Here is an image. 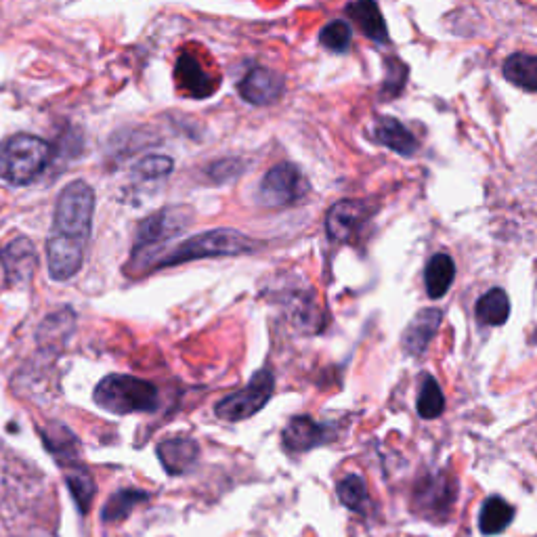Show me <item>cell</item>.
Segmentation results:
<instances>
[{
    "mask_svg": "<svg viewBox=\"0 0 537 537\" xmlns=\"http://www.w3.org/2000/svg\"><path fill=\"white\" fill-rule=\"evenodd\" d=\"M405 80H407V66L401 63L399 59H389L386 61V78H384V89L382 95L386 99H393L401 95L405 89Z\"/></svg>",
    "mask_w": 537,
    "mask_h": 537,
    "instance_id": "28",
    "label": "cell"
},
{
    "mask_svg": "<svg viewBox=\"0 0 537 537\" xmlns=\"http://www.w3.org/2000/svg\"><path fill=\"white\" fill-rule=\"evenodd\" d=\"M338 498L347 508L355 512H363L368 506V487L357 475H349L338 483Z\"/></svg>",
    "mask_w": 537,
    "mask_h": 537,
    "instance_id": "25",
    "label": "cell"
},
{
    "mask_svg": "<svg viewBox=\"0 0 537 537\" xmlns=\"http://www.w3.org/2000/svg\"><path fill=\"white\" fill-rule=\"evenodd\" d=\"M443 313L439 309H424L420 311L407 326L403 334V349L410 355H422L431 340L435 338L439 326H441Z\"/></svg>",
    "mask_w": 537,
    "mask_h": 537,
    "instance_id": "11",
    "label": "cell"
},
{
    "mask_svg": "<svg viewBox=\"0 0 537 537\" xmlns=\"http://www.w3.org/2000/svg\"><path fill=\"white\" fill-rule=\"evenodd\" d=\"M173 170V160L168 156H147L135 166V175L141 179H160L170 175Z\"/></svg>",
    "mask_w": 537,
    "mask_h": 537,
    "instance_id": "29",
    "label": "cell"
},
{
    "mask_svg": "<svg viewBox=\"0 0 537 537\" xmlns=\"http://www.w3.org/2000/svg\"><path fill=\"white\" fill-rule=\"evenodd\" d=\"M193 219V214L189 208L179 206V208H164L152 217H147L139 229H137V240H135V250L141 252L145 248H154L158 244H164L168 240L177 238L179 233H183Z\"/></svg>",
    "mask_w": 537,
    "mask_h": 537,
    "instance_id": "6",
    "label": "cell"
},
{
    "mask_svg": "<svg viewBox=\"0 0 537 537\" xmlns=\"http://www.w3.org/2000/svg\"><path fill=\"white\" fill-rule=\"evenodd\" d=\"M256 246L259 244L252 238L235 229H212L181 242L175 250L162 256L156 267H173L200 259H219V256H240L256 250Z\"/></svg>",
    "mask_w": 537,
    "mask_h": 537,
    "instance_id": "2",
    "label": "cell"
},
{
    "mask_svg": "<svg viewBox=\"0 0 537 537\" xmlns=\"http://www.w3.org/2000/svg\"><path fill=\"white\" fill-rule=\"evenodd\" d=\"M284 93V78L269 68H252L240 82V95L252 105H269Z\"/></svg>",
    "mask_w": 537,
    "mask_h": 537,
    "instance_id": "9",
    "label": "cell"
},
{
    "mask_svg": "<svg viewBox=\"0 0 537 537\" xmlns=\"http://www.w3.org/2000/svg\"><path fill=\"white\" fill-rule=\"evenodd\" d=\"M45 437L47 449L51 454L61 460L63 464H74L76 451H78V441L74 439V435L68 431L66 426H55V428H45V431L40 433Z\"/></svg>",
    "mask_w": 537,
    "mask_h": 537,
    "instance_id": "23",
    "label": "cell"
},
{
    "mask_svg": "<svg viewBox=\"0 0 537 537\" xmlns=\"http://www.w3.org/2000/svg\"><path fill=\"white\" fill-rule=\"evenodd\" d=\"M370 208L357 200H342L334 204L326 217V231L332 242L345 244L351 242L357 231L368 221Z\"/></svg>",
    "mask_w": 537,
    "mask_h": 537,
    "instance_id": "8",
    "label": "cell"
},
{
    "mask_svg": "<svg viewBox=\"0 0 537 537\" xmlns=\"http://www.w3.org/2000/svg\"><path fill=\"white\" fill-rule=\"evenodd\" d=\"M510 315V300L502 288L489 290L477 303V317L485 326H502Z\"/></svg>",
    "mask_w": 537,
    "mask_h": 537,
    "instance_id": "20",
    "label": "cell"
},
{
    "mask_svg": "<svg viewBox=\"0 0 537 537\" xmlns=\"http://www.w3.org/2000/svg\"><path fill=\"white\" fill-rule=\"evenodd\" d=\"M374 137L378 143L393 149L399 156H412L418 149L416 137L395 118H380L376 124Z\"/></svg>",
    "mask_w": 537,
    "mask_h": 537,
    "instance_id": "14",
    "label": "cell"
},
{
    "mask_svg": "<svg viewBox=\"0 0 537 537\" xmlns=\"http://www.w3.org/2000/svg\"><path fill=\"white\" fill-rule=\"evenodd\" d=\"M275 389V378L271 370H261L252 376L246 389L221 399L214 407V414L225 422H242L259 414L269 403Z\"/></svg>",
    "mask_w": 537,
    "mask_h": 537,
    "instance_id": "5",
    "label": "cell"
},
{
    "mask_svg": "<svg viewBox=\"0 0 537 537\" xmlns=\"http://www.w3.org/2000/svg\"><path fill=\"white\" fill-rule=\"evenodd\" d=\"M158 458L166 468L168 475H185L200 460V445L198 441L187 437L164 439L158 445Z\"/></svg>",
    "mask_w": 537,
    "mask_h": 537,
    "instance_id": "10",
    "label": "cell"
},
{
    "mask_svg": "<svg viewBox=\"0 0 537 537\" xmlns=\"http://www.w3.org/2000/svg\"><path fill=\"white\" fill-rule=\"evenodd\" d=\"M456 265L447 254H437L426 267V290L431 298H443L454 284Z\"/></svg>",
    "mask_w": 537,
    "mask_h": 537,
    "instance_id": "18",
    "label": "cell"
},
{
    "mask_svg": "<svg viewBox=\"0 0 537 537\" xmlns=\"http://www.w3.org/2000/svg\"><path fill=\"white\" fill-rule=\"evenodd\" d=\"M502 72L514 87L537 93V55L514 53L504 61Z\"/></svg>",
    "mask_w": 537,
    "mask_h": 537,
    "instance_id": "17",
    "label": "cell"
},
{
    "mask_svg": "<svg viewBox=\"0 0 537 537\" xmlns=\"http://www.w3.org/2000/svg\"><path fill=\"white\" fill-rule=\"evenodd\" d=\"M93 212L95 191L87 181H72L61 189L47 240V267L55 282H68L82 269Z\"/></svg>",
    "mask_w": 537,
    "mask_h": 537,
    "instance_id": "1",
    "label": "cell"
},
{
    "mask_svg": "<svg viewBox=\"0 0 537 537\" xmlns=\"http://www.w3.org/2000/svg\"><path fill=\"white\" fill-rule=\"evenodd\" d=\"M416 407H418L420 418H424V420H433V418H437V416L443 414V410H445V397H443L441 386L437 384L435 378H431V376L424 378Z\"/></svg>",
    "mask_w": 537,
    "mask_h": 537,
    "instance_id": "24",
    "label": "cell"
},
{
    "mask_svg": "<svg viewBox=\"0 0 537 537\" xmlns=\"http://www.w3.org/2000/svg\"><path fill=\"white\" fill-rule=\"evenodd\" d=\"M51 160V145L34 135H15L0 143V179L11 185L32 183Z\"/></svg>",
    "mask_w": 537,
    "mask_h": 537,
    "instance_id": "4",
    "label": "cell"
},
{
    "mask_svg": "<svg viewBox=\"0 0 537 537\" xmlns=\"http://www.w3.org/2000/svg\"><path fill=\"white\" fill-rule=\"evenodd\" d=\"M514 519V508L502 498H489L479 514V527L485 535L502 533Z\"/></svg>",
    "mask_w": 537,
    "mask_h": 537,
    "instance_id": "21",
    "label": "cell"
},
{
    "mask_svg": "<svg viewBox=\"0 0 537 537\" xmlns=\"http://www.w3.org/2000/svg\"><path fill=\"white\" fill-rule=\"evenodd\" d=\"M351 26L347 21L336 19L319 34V42L334 53H345L351 47Z\"/></svg>",
    "mask_w": 537,
    "mask_h": 537,
    "instance_id": "27",
    "label": "cell"
},
{
    "mask_svg": "<svg viewBox=\"0 0 537 537\" xmlns=\"http://www.w3.org/2000/svg\"><path fill=\"white\" fill-rule=\"evenodd\" d=\"M0 259H3V265L7 269V277L28 279L36 267V250L30 240L17 238L0 254Z\"/></svg>",
    "mask_w": 537,
    "mask_h": 537,
    "instance_id": "16",
    "label": "cell"
},
{
    "mask_svg": "<svg viewBox=\"0 0 537 537\" xmlns=\"http://www.w3.org/2000/svg\"><path fill=\"white\" fill-rule=\"evenodd\" d=\"M95 403L105 412L118 416L139 414V412H156L158 410V389L147 380L112 374L105 376L95 389Z\"/></svg>",
    "mask_w": 537,
    "mask_h": 537,
    "instance_id": "3",
    "label": "cell"
},
{
    "mask_svg": "<svg viewBox=\"0 0 537 537\" xmlns=\"http://www.w3.org/2000/svg\"><path fill=\"white\" fill-rule=\"evenodd\" d=\"M416 500L422 506H426L428 510H441V512H445L451 506V502L456 500V496H451L449 483L445 479H437V481L428 483V489H418Z\"/></svg>",
    "mask_w": 537,
    "mask_h": 537,
    "instance_id": "26",
    "label": "cell"
},
{
    "mask_svg": "<svg viewBox=\"0 0 537 537\" xmlns=\"http://www.w3.org/2000/svg\"><path fill=\"white\" fill-rule=\"evenodd\" d=\"M261 202L265 206H290L307 193V181L294 164H277L265 175L261 183Z\"/></svg>",
    "mask_w": 537,
    "mask_h": 537,
    "instance_id": "7",
    "label": "cell"
},
{
    "mask_svg": "<svg viewBox=\"0 0 537 537\" xmlns=\"http://www.w3.org/2000/svg\"><path fill=\"white\" fill-rule=\"evenodd\" d=\"M282 439L288 451H309L328 441V428L313 422L307 416H298L288 422Z\"/></svg>",
    "mask_w": 537,
    "mask_h": 537,
    "instance_id": "12",
    "label": "cell"
},
{
    "mask_svg": "<svg viewBox=\"0 0 537 537\" xmlns=\"http://www.w3.org/2000/svg\"><path fill=\"white\" fill-rule=\"evenodd\" d=\"M177 80L181 84V89H185L191 97L196 99H206L214 93V87L210 82V76L204 72V68L198 63V59L183 53L177 61Z\"/></svg>",
    "mask_w": 537,
    "mask_h": 537,
    "instance_id": "13",
    "label": "cell"
},
{
    "mask_svg": "<svg viewBox=\"0 0 537 537\" xmlns=\"http://www.w3.org/2000/svg\"><path fill=\"white\" fill-rule=\"evenodd\" d=\"M149 500V493L141 489H120L114 496L105 502L101 510V519L105 523H118L126 519L139 504Z\"/></svg>",
    "mask_w": 537,
    "mask_h": 537,
    "instance_id": "19",
    "label": "cell"
},
{
    "mask_svg": "<svg viewBox=\"0 0 537 537\" xmlns=\"http://www.w3.org/2000/svg\"><path fill=\"white\" fill-rule=\"evenodd\" d=\"M66 483L72 491V498L80 514H89L91 504L95 500V493H97V485H95V479L87 472V468L74 464L70 470H66Z\"/></svg>",
    "mask_w": 537,
    "mask_h": 537,
    "instance_id": "22",
    "label": "cell"
},
{
    "mask_svg": "<svg viewBox=\"0 0 537 537\" xmlns=\"http://www.w3.org/2000/svg\"><path fill=\"white\" fill-rule=\"evenodd\" d=\"M347 13L365 36L376 42H389V30H386L382 13L374 0H355L347 7Z\"/></svg>",
    "mask_w": 537,
    "mask_h": 537,
    "instance_id": "15",
    "label": "cell"
},
{
    "mask_svg": "<svg viewBox=\"0 0 537 537\" xmlns=\"http://www.w3.org/2000/svg\"><path fill=\"white\" fill-rule=\"evenodd\" d=\"M242 170V164L240 162H235V160H221L217 164H212L210 166V175L214 181H227V179H233L235 175H238Z\"/></svg>",
    "mask_w": 537,
    "mask_h": 537,
    "instance_id": "30",
    "label": "cell"
}]
</instances>
